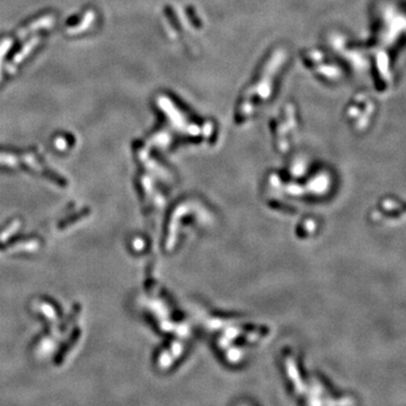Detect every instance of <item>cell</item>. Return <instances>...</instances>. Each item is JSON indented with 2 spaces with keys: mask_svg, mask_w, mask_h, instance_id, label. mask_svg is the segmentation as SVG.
<instances>
[{
  "mask_svg": "<svg viewBox=\"0 0 406 406\" xmlns=\"http://www.w3.org/2000/svg\"><path fill=\"white\" fill-rule=\"evenodd\" d=\"M92 20H94V13H92V12H87L86 14H85L84 19L81 20V22L79 24L74 25V26L68 27L67 28V32H68V33H70V34L79 33V32L86 30L88 25L92 24Z\"/></svg>",
  "mask_w": 406,
  "mask_h": 406,
  "instance_id": "obj_1",
  "label": "cell"
},
{
  "mask_svg": "<svg viewBox=\"0 0 406 406\" xmlns=\"http://www.w3.org/2000/svg\"><path fill=\"white\" fill-rule=\"evenodd\" d=\"M38 41H40V40H38V38H32L31 42H30V44H27L26 46H24V48L22 50H20V52L18 53V55H17L15 56V58H14V61H13L14 62L13 63L14 67H13V69H15V66L18 65V62L20 61V60H23L25 58V56H26L28 55V53H30V51H31L32 49L34 48L35 44L38 43Z\"/></svg>",
  "mask_w": 406,
  "mask_h": 406,
  "instance_id": "obj_2",
  "label": "cell"
}]
</instances>
